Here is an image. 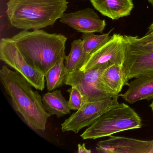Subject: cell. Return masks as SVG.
<instances>
[{
	"instance_id": "obj_1",
	"label": "cell",
	"mask_w": 153,
	"mask_h": 153,
	"mask_svg": "<svg viewBox=\"0 0 153 153\" xmlns=\"http://www.w3.org/2000/svg\"><path fill=\"white\" fill-rule=\"evenodd\" d=\"M0 81L10 97L15 111L22 115L27 125L35 131H44L51 117L44 107L41 95L17 71L3 66L0 70Z\"/></svg>"
},
{
	"instance_id": "obj_2",
	"label": "cell",
	"mask_w": 153,
	"mask_h": 153,
	"mask_svg": "<svg viewBox=\"0 0 153 153\" xmlns=\"http://www.w3.org/2000/svg\"><path fill=\"white\" fill-rule=\"evenodd\" d=\"M11 38L26 59L45 75L61 59L66 57L67 38L62 35L41 29L23 30Z\"/></svg>"
},
{
	"instance_id": "obj_3",
	"label": "cell",
	"mask_w": 153,
	"mask_h": 153,
	"mask_svg": "<svg viewBox=\"0 0 153 153\" xmlns=\"http://www.w3.org/2000/svg\"><path fill=\"white\" fill-rule=\"evenodd\" d=\"M68 4L67 0H9L7 16L16 28L38 30L53 25L60 19Z\"/></svg>"
},
{
	"instance_id": "obj_4",
	"label": "cell",
	"mask_w": 153,
	"mask_h": 153,
	"mask_svg": "<svg viewBox=\"0 0 153 153\" xmlns=\"http://www.w3.org/2000/svg\"><path fill=\"white\" fill-rule=\"evenodd\" d=\"M137 113L128 105L120 103L107 110L89 126L80 137L83 140L96 139L142 127Z\"/></svg>"
},
{
	"instance_id": "obj_5",
	"label": "cell",
	"mask_w": 153,
	"mask_h": 153,
	"mask_svg": "<svg viewBox=\"0 0 153 153\" xmlns=\"http://www.w3.org/2000/svg\"><path fill=\"white\" fill-rule=\"evenodd\" d=\"M125 58L123 64L126 85L142 75H153V47L137 36H124Z\"/></svg>"
},
{
	"instance_id": "obj_6",
	"label": "cell",
	"mask_w": 153,
	"mask_h": 153,
	"mask_svg": "<svg viewBox=\"0 0 153 153\" xmlns=\"http://www.w3.org/2000/svg\"><path fill=\"white\" fill-rule=\"evenodd\" d=\"M0 59L22 75L33 87L44 89L45 75L26 59L12 38L1 39Z\"/></svg>"
},
{
	"instance_id": "obj_7",
	"label": "cell",
	"mask_w": 153,
	"mask_h": 153,
	"mask_svg": "<svg viewBox=\"0 0 153 153\" xmlns=\"http://www.w3.org/2000/svg\"><path fill=\"white\" fill-rule=\"evenodd\" d=\"M110 66H98L86 71L78 70L71 71L66 76L64 84L77 88L83 96L84 103L114 97L103 91L100 82L102 73Z\"/></svg>"
},
{
	"instance_id": "obj_8",
	"label": "cell",
	"mask_w": 153,
	"mask_h": 153,
	"mask_svg": "<svg viewBox=\"0 0 153 153\" xmlns=\"http://www.w3.org/2000/svg\"><path fill=\"white\" fill-rule=\"evenodd\" d=\"M119 97L84 102L76 112L62 124V130L63 132L73 131L76 134L83 128L89 127L107 110L119 103Z\"/></svg>"
},
{
	"instance_id": "obj_9",
	"label": "cell",
	"mask_w": 153,
	"mask_h": 153,
	"mask_svg": "<svg viewBox=\"0 0 153 153\" xmlns=\"http://www.w3.org/2000/svg\"><path fill=\"white\" fill-rule=\"evenodd\" d=\"M125 53L124 36L114 34L108 42L90 54L89 59L79 70L86 71L103 65H123Z\"/></svg>"
},
{
	"instance_id": "obj_10",
	"label": "cell",
	"mask_w": 153,
	"mask_h": 153,
	"mask_svg": "<svg viewBox=\"0 0 153 153\" xmlns=\"http://www.w3.org/2000/svg\"><path fill=\"white\" fill-rule=\"evenodd\" d=\"M99 141L96 147L98 153H153V140H144L126 137L109 136Z\"/></svg>"
},
{
	"instance_id": "obj_11",
	"label": "cell",
	"mask_w": 153,
	"mask_h": 153,
	"mask_svg": "<svg viewBox=\"0 0 153 153\" xmlns=\"http://www.w3.org/2000/svg\"><path fill=\"white\" fill-rule=\"evenodd\" d=\"M60 21L83 34L102 33L106 26L105 20L101 19L90 8L72 13H64Z\"/></svg>"
},
{
	"instance_id": "obj_12",
	"label": "cell",
	"mask_w": 153,
	"mask_h": 153,
	"mask_svg": "<svg viewBox=\"0 0 153 153\" xmlns=\"http://www.w3.org/2000/svg\"><path fill=\"white\" fill-rule=\"evenodd\" d=\"M128 89L120 95L125 102L133 104L138 101L153 99V75H142L128 82Z\"/></svg>"
},
{
	"instance_id": "obj_13",
	"label": "cell",
	"mask_w": 153,
	"mask_h": 153,
	"mask_svg": "<svg viewBox=\"0 0 153 153\" xmlns=\"http://www.w3.org/2000/svg\"><path fill=\"white\" fill-rule=\"evenodd\" d=\"M93 7L103 16L112 20L130 15L134 8L133 0H90Z\"/></svg>"
},
{
	"instance_id": "obj_14",
	"label": "cell",
	"mask_w": 153,
	"mask_h": 153,
	"mask_svg": "<svg viewBox=\"0 0 153 153\" xmlns=\"http://www.w3.org/2000/svg\"><path fill=\"white\" fill-rule=\"evenodd\" d=\"M103 91L111 97L120 96L119 93L126 85L123 65L113 64L105 69L100 78Z\"/></svg>"
},
{
	"instance_id": "obj_15",
	"label": "cell",
	"mask_w": 153,
	"mask_h": 153,
	"mask_svg": "<svg viewBox=\"0 0 153 153\" xmlns=\"http://www.w3.org/2000/svg\"><path fill=\"white\" fill-rule=\"evenodd\" d=\"M45 110L51 115L61 117L70 113L68 101L63 97L60 90L49 91L42 97Z\"/></svg>"
},
{
	"instance_id": "obj_16",
	"label": "cell",
	"mask_w": 153,
	"mask_h": 153,
	"mask_svg": "<svg viewBox=\"0 0 153 153\" xmlns=\"http://www.w3.org/2000/svg\"><path fill=\"white\" fill-rule=\"evenodd\" d=\"M90 55L84 51L81 39L73 41L71 43L70 52L65 57L66 76L71 71L79 70L86 62Z\"/></svg>"
},
{
	"instance_id": "obj_17",
	"label": "cell",
	"mask_w": 153,
	"mask_h": 153,
	"mask_svg": "<svg viewBox=\"0 0 153 153\" xmlns=\"http://www.w3.org/2000/svg\"><path fill=\"white\" fill-rule=\"evenodd\" d=\"M65 59H61L45 74L46 86L48 91H53L64 85L66 76L64 64Z\"/></svg>"
},
{
	"instance_id": "obj_18",
	"label": "cell",
	"mask_w": 153,
	"mask_h": 153,
	"mask_svg": "<svg viewBox=\"0 0 153 153\" xmlns=\"http://www.w3.org/2000/svg\"><path fill=\"white\" fill-rule=\"evenodd\" d=\"M112 30L113 29L107 33L100 35H95L94 33L83 34L81 40L82 46L85 52L88 54H91L102 46L110 40L111 36L110 34Z\"/></svg>"
},
{
	"instance_id": "obj_19",
	"label": "cell",
	"mask_w": 153,
	"mask_h": 153,
	"mask_svg": "<svg viewBox=\"0 0 153 153\" xmlns=\"http://www.w3.org/2000/svg\"><path fill=\"white\" fill-rule=\"evenodd\" d=\"M70 94L69 107L71 110H78L84 103L83 96L76 88L71 86L67 90Z\"/></svg>"
},
{
	"instance_id": "obj_20",
	"label": "cell",
	"mask_w": 153,
	"mask_h": 153,
	"mask_svg": "<svg viewBox=\"0 0 153 153\" xmlns=\"http://www.w3.org/2000/svg\"><path fill=\"white\" fill-rule=\"evenodd\" d=\"M141 41L150 44L153 47V32L147 33L146 35L140 38Z\"/></svg>"
},
{
	"instance_id": "obj_21",
	"label": "cell",
	"mask_w": 153,
	"mask_h": 153,
	"mask_svg": "<svg viewBox=\"0 0 153 153\" xmlns=\"http://www.w3.org/2000/svg\"><path fill=\"white\" fill-rule=\"evenodd\" d=\"M78 153H91V150L90 149H88L86 148L85 144L82 145L79 144L78 145Z\"/></svg>"
},
{
	"instance_id": "obj_22",
	"label": "cell",
	"mask_w": 153,
	"mask_h": 153,
	"mask_svg": "<svg viewBox=\"0 0 153 153\" xmlns=\"http://www.w3.org/2000/svg\"><path fill=\"white\" fill-rule=\"evenodd\" d=\"M150 32H153V23L150 25L148 28V33H150Z\"/></svg>"
},
{
	"instance_id": "obj_23",
	"label": "cell",
	"mask_w": 153,
	"mask_h": 153,
	"mask_svg": "<svg viewBox=\"0 0 153 153\" xmlns=\"http://www.w3.org/2000/svg\"><path fill=\"white\" fill-rule=\"evenodd\" d=\"M149 106H150V108H151V110H152V112H153V101L150 104Z\"/></svg>"
},
{
	"instance_id": "obj_24",
	"label": "cell",
	"mask_w": 153,
	"mask_h": 153,
	"mask_svg": "<svg viewBox=\"0 0 153 153\" xmlns=\"http://www.w3.org/2000/svg\"><path fill=\"white\" fill-rule=\"evenodd\" d=\"M147 1L149 2L152 5V6H153V0H147Z\"/></svg>"
}]
</instances>
